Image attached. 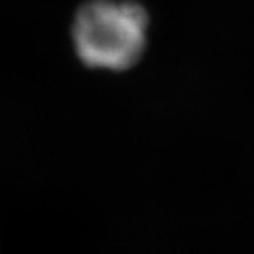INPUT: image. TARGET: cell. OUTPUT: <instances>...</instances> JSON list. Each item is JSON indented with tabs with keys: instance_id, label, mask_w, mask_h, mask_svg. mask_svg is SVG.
Masks as SVG:
<instances>
[{
	"instance_id": "6da1fadb",
	"label": "cell",
	"mask_w": 254,
	"mask_h": 254,
	"mask_svg": "<svg viewBox=\"0 0 254 254\" xmlns=\"http://www.w3.org/2000/svg\"><path fill=\"white\" fill-rule=\"evenodd\" d=\"M150 13L139 0H83L69 23L71 47L88 69L126 73L149 48Z\"/></svg>"
}]
</instances>
